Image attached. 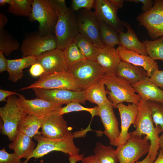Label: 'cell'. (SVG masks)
<instances>
[{
  "label": "cell",
  "instance_id": "cell-1",
  "mask_svg": "<svg viewBox=\"0 0 163 163\" xmlns=\"http://www.w3.org/2000/svg\"><path fill=\"white\" fill-rule=\"evenodd\" d=\"M139 112L135 123L136 129L130 134L132 136L142 137L150 141V146L148 153L153 162L158 155L159 149V138L158 135L162 132L161 128L154 127L151 116L148 101L141 99L139 104Z\"/></svg>",
  "mask_w": 163,
  "mask_h": 163
},
{
  "label": "cell",
  "instance_id": "cell-2",
  "mask_svg": "<svg viewBox=\"0 0 163 163\" xmlns=\"http://www.w3.org/2000/svg\"><path fill=\"white\" fill-rule=\"evenodd\" d=\"M74 135L71 132L64 137L58 139H51L45 138L41 132L36 135L34 139L37 145L32 153L23 162L27 163L30 158L37 159L43 157L53 151H60L69 155V158L80 156V149L75 145L73 139Z\"/></svg>",
  "mask_w": 163,
  "mask_h": 163
},
{
  "label": "cell",
  "instance_id": "cell-3",
  "mask_svg": "<svg viewBox=\"0 0 163 163\" xmlns=\"http://www.w3.org/2000/svg\"><path fill=\"white\" fill-rule=\"evenodd\" d=\"M100 80L106 86L108 98L113 107L126 102L138 105L141 99L132 86L123 78L116 74H105Z\"/></svg>",
  "mask_w": 163,
  "mask_h": 163
},
{
  "label": "cell",
  "instance_id": "cell-4",
  "mask_svg": "<svg viewBox=\"0 0 163 163\" xmlns=\"http://www.w3.org/2000/svg\"><path fill=\"white\" fill-rule=\"evenodd\" d=\"M6 104L0 108L2 121L0 129L2 134L7 136L12 142L18 133V126L21 118L27 115L19 107L15 95L7 98Z\"/></svg>",
  "mask_w": 163,
  "mask_h": 163
},
{
  "label": "cell",
  "instance_id": "cell-5",
  "mask_svg": "<svg viewBox=\"0 0 163 163\" xmlns=\"http://www.w3.org/2000/svg\"><path fill=\"white\" fill-rule=\"evenodd\" d=\"M28 18L30 21L38 22L40 35L54 34L58 16L49 0H33L32 12Z\"/></svg>",
  "mask_w": 163,
  "mask_h": 163
},
{
  "label": "cell",
  "instance_id": "cell-6",
  "mask_svg": "<svg viewBox=\"0 0 163 163\" xmlns=\"http://www.w3.org/2000/svg\"><path fill=\"white\" fill-rule=\"evenodd\" d=\"M34 88L66 89L75 91L84 90L68 71L51 74L44 73L37 80L28 86L21 88L20 90Z\"/></svg>",
  "mask_w": 163,
  "mask_h": 163
},
{
  "label": "cell",
  "instance_id": "cell-7",
  "mask_svg": "<svg viewBox=\"0 0 163 163\" xmlns=\"http://www.w3.org/2000/svg\"><path fill=\"white\" fill-rule=\"evenodd\" d=\"M84 90L94 84L106 74L103 68L95 61L84 59L69 69Z\"/></svg>",
  "mask_w": 163,
  "mask_h": 163
},
{
  "label": "cell",
  "instance_id": "cell-8",
  "mask_svg": "<svg viewBox=\"0 0 163 163\" xmlns=\"http://www.w3.org/2000/svg\"><path fill=\"white\" fill-rule=\"evenodd\" d=\"M58 21L54 34L58 43L57 49L62 51L75 40L79 33L77 20L69 8L64 12L57 13Z\"/></svg>",
  "mask_w": 163,
  "mask_h": 163
},
{
  "label": "cell",
  "instance_id": "cell-9",
  "mask_svg": "<svg viewBox=\"0 0 163 163\" xmlns=\"http://www.w3.org/2000/svg\"><path fill=\"white\" fill-rule=\"evenodd\" d=\"M57 48L58 43L55 34L43 36L38 32L26 35L20 50L22 57L30 56L37 57Z\"/></svg>",
  "mask_w": 163,
  "mask_h": 163
},
{
  "label": "cell",
  "instance_id": "cell-10",
  "mask_svg": "<svg viewBox=\"0 0 163 163\" xmlns=\"http://www.w3.org/2000/svg\"><path fill=\"white\" fill-rule=\"evenodd\" d=\"M150 146L149 141L130 135L126 142L118 146L116 149L119 163H135L148 153Z\"/></svg>",
  "mask_w": 163,
  "mask_h": 163
},
{
  "label": "cell",
  "instance_id": "cell-11",
  "mask_svg": "<svg viewBox=\"0 0 163 163\" xmlns=\"http://www.w3.org/2000/svg\"><path fill=\"white\" fill-rule=\"evenodd\" d=\"M136 20L140 26L147 30L153 40L163 36V0H155L152 7L149 11L142 12Z\"/></svg>",
  "mask_w": 163,
  "mask_h": 163
},
{
  "label": "cell",
  "instance_id": "cell-12",
  "mask_svg": "<svg viewBox=\"0 0 163 163\" xmlns=\"http://www.w3.org/2000/svg\"><path fill=\"white\" fill-rule=\"evenodd\" d=\"M32 89L37 98L62 105L74 101L85 104L87 101L85 90L75 91L66 89L34 88Z\"/></svg>",
  "mask_w": 163,
  "mask_h": 163
},
{
  "label": "cell",
  "instance_id": "cell-13",
  "mask_svg": "<svg viewBox=\"0 0 163 163\" xmlns=\"http://www.w3.org/2000/svg\"><path fill=\"white\" fill-rule=\"evenodd\" d=\"M79 33L90 40L98 48L104 45L100 36V21L94 12L84 9L80 12L77 20Z\"/></svg>",
  "mask_w": 163,
  "mask_h": 163
},
{
  "label": "cell",
  "instance_id": "cell-14",
  "mask_svg": "<svg viewBox=\"0 0 163 163\" xmlns=\"http://www.w3.org/2000/svg\"><path fill=\"white\" fill-rule=\"evenodd\" d=\"M63 115L59 114L57 110L46 115L41 128V135L47 138L58 139L69 134L70 130Z\"/></svg>",
  "mask_w": 163,
  "mask_h": 163
},
{
  "label": "cell",
  "instance_id": "cell-15",
  "mask_svg": "<svg viewBox=\"0 0 163 163\" xmlns=\"http://www.w3.org/2000/svg\"><path fill=\"white\" fill-rule=\"evenodd\" d=\"M113 108L112 103L109 100L107 102L97 106V116L100 117L104 128V131L101 133H104L108 138L111 145L115 146L120 131Z\"/></svg>",
  "mask_w": 163,
  "mask_h": 163
},
{
  "label": "cell",
  "instance_id": "cell-16",
  "mask_svg": "<svg viewBox=\"0 0 163 163\" xmlns=\"http://www.w3.org/2000/svg\"><path fill=\"white\" fill-rule=\"evenodd\" d=\"M17 103L20 108L26 114L43 116L58 110L62 104L37 98L29 100L22 95L18 94Z\"/></svg>",
  "mask_w": 163,
  "mask_h": 163
},
{
  "label": "cell",
  "instance_id": "cell-17",
  "mask_svg": "<svg viewBox=\"0 0 163 163\" xmlns=\"http://www.w3.org/2000/svg\"><path fill=\"white\" fill-rule=\"evenodd\" d=\"M116 108L119 110L121 122L120 133L115 145L117 146L125 143L129 138L130 134L128 130L131 125L133 124L135 128L139 107L134 104L129 103L126 105L121 103L117 105Z\"/></svg>",
  "mask_w": 163,
  "mask_h": 163
},
{
  "label": "cell",
  "instance_id": "cell-18",
  "mask_svg": "<svg viewBox=\"0 0 163 163\" xmlns=\"http://www.w3.org/2000/svg\"><path fill=\"white\" fill-rule=\"evenodd\" d=\"M94 12L99 21L117 31L119 34L124 32L123 21L118 17L117 10L108 0H95Z\"/></svg>",
  "mask_w": 163,
  "mask_h": 163
},
{
  "label": "cell",
  "instance_id": "cell-19",
  "mask_svg": "<svg viewBox=\"0 0 163 163\" xmlns=\"http://www.w3.org/2000/svg\"><path fill=\"white\" fill-rule=\"evenodd\" d=\"M116 50L121 61L142 68L147 72L149 78L158 70L157 62L149 56L127 50L120 45H119Z\"/></svg>",
  "mask_w": 163,
  "mask_h": 163
},
{
  "label": "cell",
  "instance_id": "cell-20",
  "mask_svg": "<svg viewBox=\"0 0 163 163\" xmlns=\"http://www.w3.org/2000/svg\"><path fill=\"white\" fill-rule=\"evenodd\" d=\"M43 68L45 74L68 71V66L63 51L56 49L37 57V61Z\"/></svg>",
  "mask_w": 163,
  "mask_h": 163
},
{
  "label": "cell",
  "instance_id": "cell-21",
  "mask_svg": "<svg viewBox=\"0 0 163 163\" xmlns=\"http://www.w3.org/2000/svg\"><path fill=\"white\" fill-rule=\"evenodd\" d=\"M121 61L117 50L106 46L100 49L95 61L103 68L107 74H116Z\"/></svg>",
  "mask_w": 163,
  "mask_h": 163
},
{
  "label": "cell",
  "instance_id": "cell-22",
  "mask_svg": "<svg viewBox=\"0 0 163 163\" xmlns=\"http://www.w3.org/2000/svg\"><path fill=\"white\" fill-rule=\"evenodd\" d=\"M116 75L132 85L149 78L147 72L142 68L122 61L118 66Z\"/></svg>",
  "mask_w": 163,
  "mask_h": 163
},
{
  "label": "cell",
  "instance_id": "cell-23",
  "mask_svg": "<svg viewBox=\"0 0 163 163\" xmlns=\"http://www.w3.org/2000/svg\"><path fill=\"white\" fill-rule=\"evenodd\" d=\"M149 78L132 85L133 87L141 99L163 103V90L150 81Z\"/></svg>",
  "mask_w": 163,
  "mask_h": 163
},
{
  "label": "cell",
  "instance_id": "cell-24",
  "mask_svg": "<svg viewBox=\"0 0 163 163\" xmlns=\"http://www.w3.org/2000/svg\"><path fill=\"white\" fill-rule=\"evenodd\" d=\"M123 22L127 30L126 32H121L119 34L120 45L127 50L142 55L148 56L145 45L138 39L130 25L125 21Z\"/></svg>",
  "mask_w": 163,
  "mask_h": 163
},
{
  "label": "cell",
  "instance_id": "cell-25",
  "mask_svg": "<svg viewBox=\"0 0 163 163\" xmlns=\"http://www.w3.org/2000/svg\"><path fill=\"white\" fill-rule=\"evenodd\" d=\"M37 59V56H30L18 59H8V79L13 82L21 79L24 76L23 70L35 63Z\"/></svg>",
  "mask_w": 163,
  "mask_h": 163
},
{
  "label": "cell",
  "instance_id": "cell-26",
  "mask_svg": "<svg viewBox=\"0 0 163 163\" xmlns=\"http://www.w3.org/2000/svg\"><path fill=\"white\" fill-rule=\"evenodd\" d=\"M9 144L8 148L13 150L14 153L21 159H27L36 146L32 138L20 132H18L14 139Z\"/></svg>",
  "mask_w": 163,
  "mask_h": 163
},
{
  "label": "cell",
  "instance_id": "cell-27",
  "mask_svg": "<svg viewBox=\"0 0 163 163\" xmlns=\"http://www.w3.org/2000/svg\"><path fill=\"white\" fill-rule=\"evenodd\" d=\"M46 115L37 116L27 114L25 115L18 124V131L32 138H33L36 135L40 133L39 130L41 128Z\"/></svg>",
  "mask_w": 163,
  "mask_h": 163
},
{
  "label": "cell",
  "instance_id": "cell-28",
  "mask_svg": "<svg viewBox=\"0 0 163 163\" xmlns=\"http://www.w3.org/2000/svg\"><path fill=\"white\" fill-rule=\"evenodd\" d=\"M107 92L104 83L100 80L85 90L86 100L100 106L109 100L107 97Z\"/></svg>",
  "mask_w": 163,
  "mask_h": 163
},
{
  "label": "cell",
  "instance_id": "cell-29",
  "mask_svg": "<svg viewBox=\"0 0 163 163\" xmlns=\"http://www.w3.org/2000/svg\"><path fill=\"white\" fill-rule=\"evenodd\" d=\"M75 41L86 59L95 61L101 49L97 47L90 40L79 33Z\"/></svg>",
  "mask_w": 163,
  "mask_h": 163
},
{
  "label": "cell",
  "instance_id": "cell-30",
  "mask_svg": "<svg viewBox=\"0 0 163 163\" xmlns=\"http://www.w3.org/2000/svg\"><path fill=\"white\" fill-rule=\"evenodd\" d=\"M94 155L101 163H118L116 150L111 146H106L100 142L96 143Z\"/></svg>",
  "mask_w": 163,
  "mask_h": 163
},
{
  "label": "cell",
  "instance_id": "cell-31",
  "mask_svg": "<svg viewBox=\"0 0 163 163\" xmlns=\"http://www.w3.org/2000/svg\"><path fill=\"white\" fill-rule=\"evenodd\" d=\"M99 21L100 37L104 46L114 48L117 45H120L119 34L107 25Z\"/></svg>",
  "mask_w": 163,
  "mask_h": 163
},
{
  "label": "cell",
  "instance_id": "cell-32",
  "mask_svg": "<svg viewBox=\"0 0 163 163\" xmlns=\"http://www.w3.org/2000/svg\"><path fill=\"white\" fill-rule=\"evenodd\" d=\"M148 55L153 60H163V36L152 40L143 41Z\"/></svg>",
  "mask_w": 163,
  "mask_h": 163
},
{
  "label": "cell",
  "instance_id": "cell-33",
  "mask_svg": "<svg viewBox=\"0 0 163 163\" xmlns=\"http://www.w3.org/2000/svg\"><path fill=\"white\" fill-rule=\"evenodd\" d=\"M33 0H12L8 10L17 16L30 17L32 12Z\"/></svg>",
  "mask_w": 163,
  "mask_h": 163
},
{
  "label": "cell",
  "instance_id": "cell-34",
  "mask_svg": "<svg viewBox=\"0 0 163 163\" xmlns=\"http://www.w3.org/2000/svg\"><path fill=\"white\" fill-rule=\"evenodd\" d=\"M18 42L4 30L0 31V51L8 56L19 47Z\"/></svg>",
  "mask_w": 163,
  "mask_h": 163
},
{
  "label": "cell",
  "instance_id": "cell-35",
  "mask_svg": "<svg viewBox=\"0 0 163 163\" xmlns=\"http://www.w3.org/2000/svg\"><path fill=\"white\" fill-rule=\"evenodd\" d=\"M63 51L69 69L75 64L85 59L75 40L68 45Z\"/></svg>",
  "mask_w": 163,
  "mask_h": 163
},
{
  "label": "cell",
  "instance_id": "cell-36",
  "mask_svg": "<svg viewBox=\"0 0 163 163\" xmlns=\"http://www.w3.org/2000/svg\"><path fill=\"white\" fill-rule=\"evenodd\" d=\"M151 116L155 127L159 126L163 132V103L148 101Z\"/></svg>",
  "mask_w": 163,
  "mask_h": 163
},
{
  "label": "cell",
  "instance_id": "cell-37",
  "mask_svg": "<svg viewBox=\"0 0 163 163\" xmlns=\"http://www.w3.org/2000/svg\"><path fill=\"white\" fill-rule=\"evenodd\" d=\"M80 104L75 101L70 102L57 110V112L59 114L63 115L71 112L85 111L89 112L92 118L97 116V106L93 108H87L82 106Z\"/></svg>",
  "mask_w": 163,
  "mask_h": 163
},
{
  "label": "cell",
  "instance_id": "cell-38",
  "mask_svg": "<svg viewBox=\"0 0 163 163\" xmlns=\"http://www.w3.org/2000/svg\"><path fill=\"white\" fill-rule=\"evenodd\" d=\"M21 159L14 153H8L4 148L0 150V163H22Z\"/></svg>",
  "mask_w": 163,
  "mask_h": 163
},
{
  "label": "cell",
  "instance_id": "cell-39",
  "mask_svg": "<svg viewBox=\"0 0 163 163\" xmlns=\"http://www.w3.org/2000/svg\"><path fill=\"white\" fill-rule=\"evenodd\" d=\"M94 0H72V9L73 11H77L82 8L91 10L94 7Z\"/></svg>",
  "mask_w": 163,
  "mask_h": 163
},
{
  "label": "cell",
  "instance_id": "cell-40",
  "mask_svg": "<svg viewBox=\"0 0 163 163\" xmlns=\"http://www.w3.org/2000/svg\"><path fill=\"white\" fill-rule=\"evenodd\" d=\"M49 2L56 13H60L67 10L65 0H49Z\"/></svg>",
  "mask_w": 163,
  "mask_h": 163
},
{
  "label": "cell",
  "instance_id": "cell-41",
  "mask_svg": "<svg viewBox=\"0 0 163 163\" xmlns=\"http://www.w3.org/2000/svg\"><path fill=\"white\" fill-rule=\"evenodd\" d=\"M149 80L161 89H163V70H157Z\"/></svg>",
  "mask_w": 163,
  "mask_h": 163
},
{
  "label": "cell",
  "instance_id": "cell-42",
  "mask_svg": "<svg viewBox=\"0 0 163 163\" xmlns=\"http://www.w3.org/2000/svg\"><path fill=\"white\" fill-rule=\"evenodd\" d=\"M29 71L31 75L34 77H40L45 73L43 68L40 64L37 62L31 66Z\"/></svg>",
  "mask_w": 163,
  "mask_h": 163
},
{
  "label": "cell",
  "instance_id": "cell-43",
  "mask_svg": "<svg viewBox=\"0 0 163 163\" xmlns=\"http://www.w3.org/2000/svg\"><path fill=\"white\" fill-rule=\"evenodd\" d=\"M126 1L142 3L143 4L141 8L142 12H146L150 10L152 7L154 2V1L152 0H127Z\"/></svg>",
  "mask_w": 163,
  "mask_h": 163
},
{
  "label": "cell",
  "instance_id": "cell-44",
  "mask_svg": "<svg viewBox=\"0 0 163 163\" xmlns=\"http://www.w3.org/2000/svg\"><path fill=\"white\" fill-rule=\"evenodd\" d=\"M18 94L17 93L9 91H7L4 89H0V101H7V99L9 97L13 95H18Z\"/></svg>",
  "mask_w": 163,
  "mask_h": 163
},
{
  "label": "cell",
  "instance_id": "cell-45",
  "mask_svg": "<svg viewBox=\"0 0 163 163\" xmlns=\"http://www.w3.org/2000/svg\"><path fill=\"white\" fill-rule=\"evenodd\" d=\"M7 60L2 52L0 51V72L7 71Z\"/></svg>",
  "mask_w": 163,
  "mask_h": 163
},
{
  "label": "cell",
  "instance_id": "cell-46",
  "mask_svg": "<svg viewBox=\"0 0 163 163\" xmlns=\"http://www.w3.org/2000/svg\"><path fill=\"white\" fill-rule=\"evenodd\" d=\"M81 161L82 163H101L94 155L83 157Z\"/></svg>",
  "mask_w": 163,
  "mask_h": 163
},
{
  "label": "cell",
  "instance_id": "cell-47",
  "mask_svg": "<svg viewBox=\"0 0 163 163\" xmlns=\"http://www.w3.org/2000/svg\"><path fill=\"white\" fill-rule=\"evenodd\" d=\"M108 1L117 11L123 6L124 1L123 0H108Z\"/></svg>",
  "mask_w": 163,
  "mask_h": 163
},
{
  "label": "cell",
  "instance_id": "cell-48",
  "mask_svg": "<svg viewBox=\"0 0 163 163\" xmlns=\"http://www.w3.org/2000/svg\"><path fill=\"white\" fill-rule=\"evenodd\" d=\"M7 23L6 17L3 14H0V31L4 30V28Z\"/></svg>",
  "mask_w": 163,
  "mask_h": 163
},
{
  "label": "cell",
  "instance_id": "cell-49",
  "mask_svg": "<svg viewBox=\"0 0 163 163\" xmlns=\"http://www.w3.org/2000/svg\"><path fill=\"white\" fill-rule=\"evenodd\" d=\"M153 163H163V150L159 149V153L157 158Z\"/></svg>",
  "mask_w": 163,
  "mask_h": 163
},
{
  "label": "cell",
  "instance_id": "cell-50",
  "mask_svg": "<svg viewBox=\"0 0 163 163\" xmlns=\"http://www.w3.org/2000/svg\"><path fill=\"white\" fill-rule=\"evenodd\" d=\"M153 162L150 159V156L147 154L145 158L142 161H136L135 163H153Z\"/></svg>",
  "mask_w": 163,
  "mask_h": 163
},
{
  "label": "cell",
  "instance_id": "cell-51",
  "mask_svg": "<svg viewBox=\"0 0 163 163\" xmlns=\"http://www.w3.org/2000/svg\"><path fill=\"white\" fill-rule=\"evenodd\" d=\"M12 1V0H0V5L3 6L7 4L9 5L11 3Z\"/></svg>",
  "mask_w": 163,
  "mask_h": 163
},
{
  "label": "cell",
  "instance_id": "cell-52",
  "mask_svg": "<svg viewBox=\"0 0 163 163\" xmlns=\"http://www.w3.org/2000/svg\"><path fill=\"white\" fill-rule=\"evenodd\" d=\"M159 148L163 150V132L159 136Z\"/></svg>",
  "mask_w": 163,
  "mask_h": 163
}]
</instances>
